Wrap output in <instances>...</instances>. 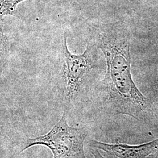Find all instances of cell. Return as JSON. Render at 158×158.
Returning a JSON list of instances; mask_svg holds the SVG:
<instances>
[{"mask_svg":"<svg viewBox=\"0 0 158 158\" xmlns=\"http://www.w3.org/2000/svg\"><path fill=\"white\" fill-rule=\"evenodd\" d=\"M87 135L85 128H77L68 125L65 110L61 119L48 134L28 138L20 152L35 145H44L51 150L53 158H85L84 143Z\"/></svg>","mask_w":158,"mask_h":158,"instance_id":"cell-2","label":"cell"},{"mask_svg":"<svg viewBox=\"0 0 158 158\" xmlns=\"http://www.w3.org/2000/svg\"><path fill=\"white\" fill-rule=\"evenodd\" d=\"M26 0H0V17L15 15L17 6Z\"/></svg>","mask_w":158,"mask_h":158,"instance_id":"cell-6","label":"cell"},{"mask_svg":"<svg viewBox=\"0 0 158 158\" xmlns=\"http://www.w3.org/2000/svg\"><path fill=\"white\" fill-rule=\"evenodd\" d=\"M6 129L4 126H0V145L2 144L6 138Z\"/></svg>","mask_w":158,"mask_h":158,"instance_id":"cell-7","label":"cell"},{"mask_svg":"<svg viewBox=\"0 0 158 158\" xmlns=\"http://www.w3.org/2000/svg\"><path fill=\"white\" fill-rule=\"evenodd\" d=\"M91 147L101 149L108 158H147L158 149V139L138 146L125 144H109L91 140Z\"/></svg>","mask_w":158,"mask_h":158,"instance_id":"cell-4","label":"cell"},{"mask_svg":"<svg viewBox=\"0 0 158 158\" xmlns=\"http://www.w3.org/2000/svg\"><path fill=\"white\" fill-rule=\"evenodd\" d=\"M90 48L87 46L80 55L73 54L69 50L68 38L64 35L63 43V78L65 83V100L66 108L79 90L85 74L90 69Z\"/></svg>","mask_w":158,"mask_h":158,"instance_id":"cell-3","label":"cell"},{"mask_svg":"<svg viewBox=\"0 0 158 158\" xmlns=\"http://www.w3.org/2000/svg\"><path fill=\"white\" fill-rule=\"evenodd\" d=\"M10 49L9 36L4 28L0 25V74L4 70Z\"/></svg>","mask_w":158,"mask_h":158,"instance_id":"cell-5","label":"cell"},{"mask_svg":"<svg viewBox=\"0 0 158 158\" xmlns=\"http://www.w3.org/2000/svg\"><path fill=\"white\" fill-rule=\"evenodd\" d=\"M91 28L93 40L106 60L103 82L108 104L114 113L136 118L146 107L147 99L132 79L129 29L122 22L100 23Z\"/></svg>","mask_w":158,"mask_h":158,"instance_id":"cell-1","label":"cell"},{"mask_svg":"<svg viewBox=\"0 0 158 158\" xmlns=\"http://www.w3.org/2000/svg\"><path fill=\"white\" fill-rule=\"evenodd\" d=\"M91 153L94 156L95 158H105L102 156V155L98 152V151L97 149H94L93 151H91Z\"/></svg>","mask_w":158,"mask_h":158,"instance_id":"cell-8","label":"cell"}]
</instances>
